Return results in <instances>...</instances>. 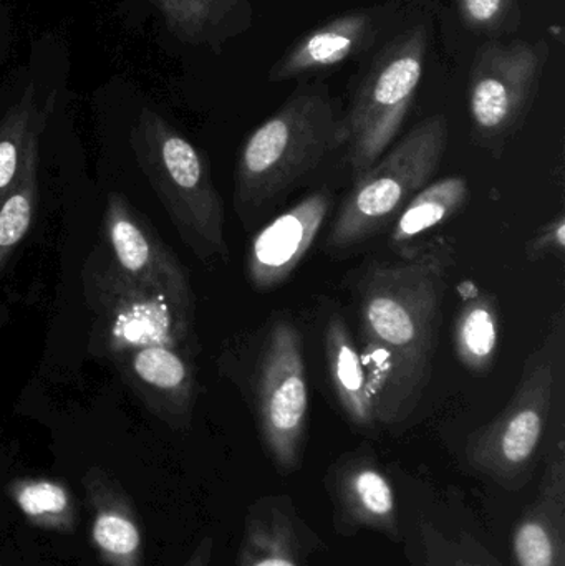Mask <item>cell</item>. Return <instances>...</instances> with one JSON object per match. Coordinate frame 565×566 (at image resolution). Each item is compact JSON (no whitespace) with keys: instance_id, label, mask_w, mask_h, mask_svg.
Listing matches in <instances>:
<instances>
[{"instance_id":"5","label":"cell","mask_w":565,"mask_h":566,"mask_svg":"<svg viewBox=\"0 0 565 566\" xmlns=\"http://www.w3.org/2000/svg\"><path fill=\"white\" fill-rule=\"evenodd\" d=\"M564 346V315L524 363L506 408L468 438L464 458L471 471L506 491H520L533 478L553 415L554 389Z\"/></svg>"},{"instance_id":"3","label":"cell","mask_w":565,"mask_h":566,"mask_svg":"<svg viewBox=\"0 0 565 566\" xmlns=\"http://www.w3.org/2000/svg\"><path fill=\"white\" fill-rule=\"evenodd\" d=\"M338 148V118L324 82H304L242 145L236 169L239 214L268 208Z\"/></svg>"},{"instance_id":"17","label":"cell","mask_w":565,"mask_h":566,"mask_svg":"<svg viewBox=\"0 0 565 566\" xmlns=\"http://www.w3.org/2000/svg\"><path fill=\"white\" fill-rule=\"evenodd\" d=\"M324 352L335 398L352 426H377L367 373L357 343L342 313H332L324 328Z\"/></svg>"},{"instance_id":"15","label":"cell","mask_w":565,"mask_h":566,"mask_svg":"<svg viewBox=\"0 0 565 566\" xmlns=\"http://www.w3.org/2000/svg\"><path fill=\"white\" fill-rule=\"evenodd\" d=\"M86 504L92 514L93 547L106 566H143L145 542L135 502L122 484L102 468L83 475Z\"/></svg>"},{"instance_id":"10","label":"cell","mask_w":565,"mask_h":566,"mask_svg":"<svg viewBox=\"0 0 565 566\" xmlns=\"http://www.w3.org/2000/svg\"><path fill=\"white\" fill-rule=\"evenodd\" d=\"M103 226L115 264L133 281L165 296L195 318V293L188 269L125 196H108Z\"/></svg>"},{"instance_id":"12","label":"cell","mask_w":565,"mask_h":566,"mask_svg":"<svg viewBox=\"0 0 565 566\" xmlns=\"http://www.w3.org/2000/svg\"><path fill=\"white\" fill-rule=\"evenodd\" d=\"M331 208L327 191L312 192L255 234L245 254V277L255 292H271L291 279L321 234Z\"/></svg>"},{"instance_id":"4","label":"cell","mask_w":565,"mask_h":566,"mask_svg":"<svg viewBox=\"0 0 565 566\" xmlns=\"http://www.w3.org/2000/svg\"><path fill=\"white\" fill-rule=\"evenodd\" d=\"M139 169L151 185L182 242L199 261H228L226 211L206 156L155 112L133 128Z\"/></svg>"},{"instance_id":"21","label":"cell","mask_w":565,"mask_h":566,"mask_svg":"<svg viewBox=\"0 0 565 566\" xmlns=\"http://www.w3.org/2000/svg\"><path fill=\"white\" fill-rule=\"evenodd\" d=\"M7 494L36 528L56 534L75 532V499L62 482L45 478L15 479L7 485Z\"/></svg>"},{"instance_id":"22","label":"cell","mask_w":565,"mask_h":566,"mask_svg":"<svg viewBox=\"0 0 565 566\" xmlns=\"http://www.w3.org/2000/svg\"><path fill=\"white\" fill-rule=\"evenodd\" d=\"M39 143L40 136L27 149L15 189L0 206V281L32 226L39 196Z\"/></svg>"},{"instance_id":"8","label":"cell","mask_w":565,"mask_h":566,"mask_svg":"<svg viewBox=\"0 0 565 566\" xmlns=\"http://www.w3.org/2000/svg\"><path fill=\"white\" fill-rule=\"evenodd\" d=\"M255 416L269 459L291 475L304 461L308 422V382L304 342L294 323L272 326L255 375Z\"/></svg>"},{"instance_id":"24","label":"cell","mask_w":565,"mask_h":566,"mask_svg":"<svg viewBox=\"0 0 565 566\" xmlns=\"http://www.w3.org/2000/svg\"><path fill=\"white\" fill-rule=\"evenodd\" d=\"M168 22L188 39H199L228 19L242 0H158Z\"/></svg>"},{"instance_id":"26","label":"cell","mask_w":565,"mask_h":566,"mask_svg":"<svg viewBox=\"0 0 565 566\" xmlns=\"http://www.w3.org/2000/svg\"><path fill=\"white\" fill-rule=\"evenodd\" d=\"M565 249V219L564 214L551 219L546 226L537 231L527 245V258L531 261H543L553 255H563Z\"/></svg>"},{"instance_id":"7","label":"cell","mask_w":565,"mask_h":566,"mask_svg":"<svg viewBox=\"0 0 565 566\" xmlns=\"http://www.w3.org/2000/svg\"><path fill=\"white\" fill-rule=\"evenodd\" d=\"M428 46V27L415 25L372 60L347 113L338 118V146L347 149L354 176L367 171L397 138L420 86Z\"/></svg>"},{"instance_id":"14","label":"cell","mask_w":565,"mask_h":566,"mask_svg":"<svg viewBox=\"0 0 565 566\" xmlns=\"http://www.w3.org/2000/svg\"><path fill=\"white\" fill-rule=\"evenodd\" d=\"M513 566H565L564 431L547 451L540 492L511 532Z\"/></svg>"},{"instance_id":"23","label":"cell","mask_w":565,"mask_h":566,"mask_svg":"<svg viewBox=\"0 0 565 566\" xmlns=\"http://www.w3.org/2000/svg\"><path fill=\"white\" fill-rule=\"evenodd\" d=\"M415 566H504L468 532H447L423 518L417 528Z\"/></svg>"},{"instance_id":"6","label":"cell","mask_w":565,"mask_h":566,"mask_svg":"<svg viewBox=\"0 0 565 566\" xmlns=\"http://www.w3.org/2000/svg\"><path fill=\"white\" fill-rule=\"evenodd\" d=\"M450 125L441 113L418 123L401 142L355 176L338 209L328 249L347 251L387 228L418 191L437 175L447 151Z\"/></svg>"},{"instance_id":"25","label":"cell","mask_w":565,"mask_h":566,"mask_svg":"<svg viewBox=\"0 0 565 566\" xmlns=\"http://www.w3.org/2000/svg\"><path fill=\"white\" fill-rule=\"evenodd\" d=\"M463 22L478 32H500L517 12L516 0H458Z\"/></svg>"},{"instance_id":"13","label":"cell","mask_w":565,"mask_h":566,"mask_svg":"<svg viewBox=\"0 0 565 566\" xmlns=\"http://www.w3.org/2000/svg\"><path fill=\"white\" fill-rule=\"evenodd\" d=\"M325 551L289 495H265L249 505L236 566H311Z\"/></svg>"},{"instance_id":"1","label":"cell","mask_w":565,"mask_h":566,"mask_svg":"<svg viewBox=\"0 0 565 566\" xmlns=\"http://www.w3.org/2000/svg\"><path fill=\"white\" fill-rule=\"evenodd\" d=\"M443 244L368 269L357 286L362 361L377 424L414 415L433 375L450 274Z\"/></svg>"},{"instance_id":"20","label":"cell","mask_w":565,"mask_h":566,"mask_svg":"<svg viewBox=\"0 0 565 566\" xmlns=\"http://www.w3.org/2000/svg\"><path fill=\"white\" fill-rule=\"evenodd\" d=\"M49 109L50 103L42 108L30 86L0 119V206L15 189L27 149L42 136Z\"/></svg>"},{"instance_id":"11","label":"cell","mask_w":565,"mask_h":566,"mask_svg":"<svg viewBox=\"0 0 565 566\" xmlns=\"http://www.w3.org/2000/svg\"><path fill=\"white\" fill-rule=\"evenodd\" d=\"M327 489L338 535L352 537L360 531H372L400 542L397 492L374 455L355 452L338 459L328 469Z\"/></svg>"},{"instance_id":"9","label":"cell","mask_w":565,"mask_h":566,"mask_svg":"<svg viewBox=\"0 0 565 566\" xmlns=\"http://www.w3.org/2000/svg\"><path fill=\"white\" fill-rule=\"evenodd\" d=\"M550 45L540 42H488L478 50L470 76V116L484 148L501 151L516 132L540 86Z\"/></svg>"},{"instance_id":"18","label":"cell","mask_w":565,"mask_h":566,"mask_svg":"<svg viewBox=\"0 0 565 566\" xmlns=\"http://www.w3.org/2000/svg\"><path fill=\"white\" fill-rule=\"evenodd\" d=\"M470 198V185L463 176H448L438 181L428 182L418 191L400 214L391 222L388 244L401 254L411 252V245L440 226L447 224Z\"/></svg>"},{"instance_id":"2","label":"cell","mask_w":565,"mask_h":566,"mask_svg":"<svg viewBox=\"0 0 565 566\" xmlns=\"http://www.w3.org/2000/svg\"><path fill=\"white\" fill-rule=\"evenodd\" d=\"M85 286L95 333L119 375L153 415L171 428H188L198 396L195 318L128 277L112 255L90 259Z\"/></svg>"},{"instance_id":"27","label":"cell","mask_w":565,"mask_h":566,"mask_svg":"<svg viewBox=\"0 0 565 566\" xmlns=\"http://www.w3.org/2000/svg\"><path fill=\"white\" fill-rule=\"evenodd\" d=\"M212 554H215V541H212V537H205L182 566H209L211 565Z\"/></svg>"},{"instance_id":"19","label":"cell","mask_w":565,"mask_h":566,"mask_svg":"<svg viewBox=\"0 0 565 566\" xmlns=\"http://www.w3.org/2000/svg\"><path fill=\"white\" fill-rule=\"evenodd\" d=\"M453 325V345L461 365L473 375H488L500 348L501 322L496 300L468 285Z\"/></svg>"},{"instance_id":"16","label":"cell","mask_w":565,"mask_h":566,"mask_svg":"<svg viewBox=\"0 0 565 566\" xmlns=\"http://www.w3.org/2000/svg\"><path fill=\"white\" fill-rule=\"evenodd\" d=\"M377 33L374 15L367 10L344 13L299 39L269 72V82L308 78L344 65L370 49Z\"/></svg>"}]
</instances>
